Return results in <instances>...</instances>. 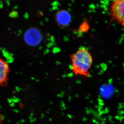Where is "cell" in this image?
Here are the masks:
<instances>
[{
	"instance_id": "obj_1",
	"label": "cell",
	"mask_w": 124,
	"mask_h": 124,
	"mask_svg": "<svg viewBox=\"0 0 124 124\" xmlns=\"http://www.w3.org/2000/svg\"><path fill=\"white\" fill-rule=\"evenodd\" d=\"M70 58L72 69L75 75L89 77L93 58L88 49L85 47L80 48L72 54Z\"/></svg>"
},
{
	"instance_id": "obj_2",
	"label": "cell",
	"mask_w": 124,
	"mask_h": 124,
	"mask_svg": "<svg viewBox=\"0 0 124 124\" xmlns=\"http://www.w3.org/2000/svg\"><path fill=\"white\" fill-rule=\"evenodd\" d=\"M109 11L112 19L124 27V0H111Z\"/></svg>"
},
{
	"instance_id": "obj_3",
	"label": "cell",
	"mask_w": 124,
	"mask_h": 124,
	"mask_svg": "<svg viewBox=\"0 0 124 124\" xmlns=\"http://www.w3.org/2000/svg\"><path fill=\"white\" fill-rule=\"evenodd\" d=\"M43 35L40 30L37 28L32 27L27 29L24 32V42L29 46H38L42 42Z\"/></svg>"
},
{
	"instance_id": "obj_4",
	"label": "cell",
	"mask_w": 124,
	"mask_h": 124,
	"mask_svg": "<svg viewBox=\"0 0 124 124\" xmlns=\"http://www.w3.org/2000/svg\"><path fill=\"white\" fill-rule=\"evenodd\" d=\"M55 19L58 26L60 28L64 29L70 25L72 21L71 16L67 10H61L55 13Z\"/></svg>"
},
{
	"instance_id": "obj_5",
	"label": "cell",
	"mask_w": 124,
	"mask_h": 124,
	"mask_svg": "<svg viewBox=\"0 0 124 124\" xmlns=\"http://www.w3.org/2000/svg\"><path fill=\"white\" fill-rule=\"evenodd\" d=\"M10 68L7 62L0 57V86L7 85L8 80Z\"/></svg>"
},
{
	"instance_id": "obj_6",
	"label": "cell",
	"mask_w": 124,
	"mask_h": 124,
	"mask_svg": "<svg viewBox=\"0 0 124 124\" xmlns=\"http://www.w3.org/2000/svg\"><path fill=\"white\" fill-rule=\"evenodd\" d=\"M89 28V26L88 22H87L86 20H84L80 25L78 31L81 32H86L88 31Z\"/></svg>"
},
{
	"instance_id": "obj_7",
	"label": "cell",
	"mask_w": 124,
	"mask_h": 124,
	"mask_svg": "<svg viewBox=\"0 0 124 124\" xmlns=\"http://www.w3.org/2000/svg\"><path fill=\"white\" fill-rule=\"evenodd\" d=\"M0 124H3V119L0 113Z\"/></svg>"
}]
</instances>
